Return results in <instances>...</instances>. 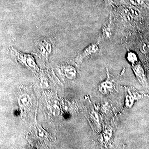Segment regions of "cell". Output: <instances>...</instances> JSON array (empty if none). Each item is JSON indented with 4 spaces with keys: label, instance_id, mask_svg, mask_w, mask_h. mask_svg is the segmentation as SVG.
<instances>
[{
    "label": "cell",
    "instance_id": "30bf717a",
    "mask_svg": "<svg viewBox=\"0 0 149 149\" xmlns=\"http://www.w3.org/2000/svg\"><path fill=\"white\" fill-rule=\"evenodd\" d=\"M123 17L126 19V20L130 21L133 17L131 15L130 11L128 10H124L123 11Z\"/></svg>",
    "mask_w": 149,
    "mask_h": 149
},
{
    "label": "cell",
    "instance_id": "8992f818",
    "mask_svg": "<svg viewBox=\"0 0 149 149\" xmlns=\"http://www.w3.org/2000/svg\"><path fill=\"white\" fill-rule=\"evenodd\" d=\"M133 70L139 82L143 84L146 83L145 73L143 68L140 64H136L133 67Z\"/></svg>",
    "mask_w": 149,
    "mask_h": 149
},
{
    "label": "cell",
    "instance_id": "ba28073f",
    "mask_svg": "<svg viewBox=\"0 0 149 149\" xmlns=\"http://www.w3.org/2000/svg\"><path fill=\"white\" fill-rule=\"evenodd\" d=\"M127 58L128 61L133 65L136 64L138 61L137 55L133 52H129L127 54Z\"/></svg>",
    "mask_w": 149,
    "mask_h": 149
},
{
    "label": "cell",
    "instance_id": "7a4b0ae2",
    "mask_svg": "<svg viewBox=\"0 0 149 149\" xmlns=\"http://www.w3.org/2000/svg\"><path fill=\"white\" fill-rule=\"evenodd\" d=\"M28 139L32 143H34L44 145L49 143L50 136L49 133L43 129L42 126L36 124L32 127L28 134Z\"/></svg>",
    "mask_w": 149,
    "mask_h": 149
},
{
    "label": "cell",
    "instance_id": "52a82bcc",
    "mask_svg": "<svg viewBox=\"0 0 149 149\" xmlns=\"http://www.w3.org/2000/svg\"><path fill=\"white\" fill-rule=\"evenodd\" d=\"M102 35L103 38L110 39L112 34L111 26L109 24L104 25L102 29Z\"/></svg>",
    "mask_w": 149,
    "mask_h": 149
},
{
    "label": "cell",
    "instance_id": "6da1fadb",
    "mask_svg": "<svg viewBox=\"0 0 149 149\" xmlns=\"http://www.w3.org/2000/svg\"><path fill=\"white\" fill-rule=\"evenodd\" d=\"M18 102L22 116H27L33 113L36 107V100L31 88H22Z\"/></svg>",
    "mask_w": 149,
    "mask_h": 149
},
{
    "label": "cell",
    "instance_id": "8fae6325",
    "mask_svg": "<svg viewBox=\"0 0 149 149\" xmlns=\"http://www.w3.org/2000/svg\"><path fill=\"white\" fill-rule=\"evenodd\" d=\"M129 10L133 17H138L140 15L139 12L137 9L131 8Z\"/></svg>",
    "mask_w": 149,
    "mask_h": 149
},
{
    "label": "cell",
    "instance_id": "7c38bea8",
    "mask_svg": "<svg viewBox=\"0 0 149 149\" xmlns=\"http://www.w3.org/2000/svg\"><path fill=\"white\" fill-rule=\"evenodd\" d=\"M132 4L136 6H140L143 2V0H130Z\"/></svg>",
    "mask_w": 149,
    "mask_h": 149
},
{
    "label": "cell",
    "instance_id": "277c9868",
    "mask_svg": "<svg viewBox=\"0 0 149 149\" xmlns=\"http://www.w3.org/2000/svg\"><path fill=\"white\" fill-rule=\"evenodd\" d=\"M107 78L105 81L102 82L99 86V90L103 94H107L112 92L114 89L113 80L111 77L108 70H107Z\"/></svg>",
    "mask_w": 149,
    "mask_h": 149
},
{
    "label": "cell",
    "instance_id": "4fadbf2b",
    "mask_svg": "<svg viewBox=\"0 0 149 149\" xmlns=\"http://www.w3.org/2000/svg\"><path fill=\"white\" fill-rule=\"evenodd\" d=\"M106 1L107 3H108L109 4H113V0H105Z\"/></svg>",
    "mask_w": 149,
    "mask_h": 149
},
{
    "label": "cell",
    "instance_id": "3957f363",
    "mask_svg": "<svg viewBox=\"0 0 149 149\" xmlns=\"http://www.w3.org/2000/svg\"><path fill=\"white\" fill-rule=\"evenodd\" d=\"M99 50L98 46L97 44H91L77 56L75 59V63L77 65H80L85 60L88 58L93 54L97 52Z\"/></svg>",
    "mask_w": 149,
    "mask_h": 149
},
{
    "label": "cell",
    "instance_id": "5b68a950",
    "mask_svg": "<svg viewBox=\"0 0 149 149\" xmlns=\"http://www.w3.org/2000/svg\"><path fill=\"white\" fill-rule=\"evenodd\" d=\"M62 70L63 75L69 80H73L76 78L77 71L74 67L70 65H64L62 67Z\"/></svg>",
    "mask_w": 149,
    "mask_h": 149
},
{
    "label": "cell",
    "instance_id": "9c48e42d",
    "mask_svg": "<svg viewBox=\"0 0 149 149\" xmlns=\"http://www.w3.org/2000/svg\"><path fill=\"white\" fill-rule=\"evenodd\" d=\"M140 49L143 53H146L149 51V43L147 42L142 43L140 46Z\"/></svg>",
    "mask_w": 149,
    "mask_h": 149
}]
</instances>
